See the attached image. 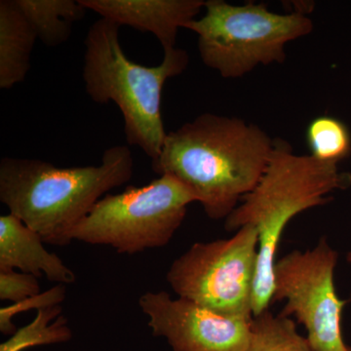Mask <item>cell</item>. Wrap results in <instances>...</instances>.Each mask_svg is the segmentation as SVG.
<instances>
[{
  "label": "cell",
  "mask_w": 351,
  "mask_h": 351,
  "mask_svg": "<svg viewBox=\"0 0 351 351\" xmlns=\"http://www.w3.org/2000/svg\"><path fill=\"white\" fill-rule=\"evenodd\" d=\"M274 147L255 124L203 113L168 133L152 167L184 184L210 219H226L260 182Z\"/></svg>",
  "instance_id": "cell-1"
},
{
  "label": "cell",
  "mask_w": 351,
  "mask_h": 351,
  "mask_svg": "<svg viewBox=\"0 0 351 351\" xmlns=\"http://www.w3.org/2000/svg\"><path fill=\"white\" fill-rule=\"evenodd\" d=\"M133 168L127 145L110 147L100 165L84 167L4 157L0 161V201L44 243L68 246L75 226L101 196L130 181Z\"/></svg>",
  "instance_id": "cell-2"
},
{
  "label": "cell",
  "mask_w": 351,
  "mask_h": 351,
  "mask_svg": "<svg viewBox=\"0 0 351 351\" xmlns=\"http://www.w3.org/2000/svg\"><path fill=\"white\" fill-rule=\"evenodd\" d=\"M350 186L351 175L339 171L338 164L298 156L286 141L274 138L269 165L260 182L225 219L228 232H235L245 226H252L258 232L254 316L272 304L277 251L291 219L326 204L332 199V193Z\"/></svg>",
  "instance_id": "cell-3"
},
{
  "label": "cell",
  "mask_w": 351,
  "mask_h": 351,
  "mask_svg": "<svg viewBox=\"0 0 351 351\" xmlns=\"http://www.w3.org/2000/svg\"><path fill=\"white\" fill-rule=\"evenodd\" d=\"M120 27L101 18L88 31L82 73L85 89L96 103L117 104L123 114L127 142L154 161L160 156L168 135L161 113L163 87L169 78L184 73L189 55L176 47L164 51L158 66L135 63L122 49Z\"/></svg>",
  "instance_id": "cell-4"
},
{
  "label": "cell",
  "mask_w": 351,
  "mask_h": 351,
  "mask_svg": "<svg viewBox=\"0 0 351 351\" xmlns=\"http://www.w3.org/2000/svg\"><path fill=\"white\" fill-rule=\"evenodd\" d=\"M204 9V15L184 29L197 34L205 66L223 78H239L258 66L282 64L286 45L313 31L306 14H279L263 3L234 5L208 0Z\"/></svg>",
  "instance_id": "cell-5"
},
{
  "label": "cell",
  "mask_w": 351,
  "mask_h": 351,
  "mask_svg": "<svg viewBox=\"0 0 351 351\" xmlns=\"http://www.w3.org/2000/svg\"><path fill=\"white\" fill-rule=\"evenodd\" d=\"M193 202L195 196L181 182L159 176L141 188L104 196L75 226L71 239L107 245L128 255L161 248L173 239Z\"/></svg>",
  "instance_id": "cell-6"
},
{
  "label": "cell",
  "mask_w": 351,
  "mask_h": 351,
  "mask_svg": "<svg viewBox=\"0 0 351 351\" xmlns=\"http://www.w3.org/2000/svg\"><path fill=\"white\" fill-rule=\"evenodd\" d=\"M258 256L257 230L242 226L230 239L191 245L171 265L166 280L178 298L252 320Z\"/></svg>",
  "instance_id": "cell-7"
},
{
  "label": "cell",
  "mask_w": 351,
  "mask_h": 351,
  "mask_svg": "<svg viewBox=\"0 0 351 351\" xmlns=\"http://www.w3.org/2000/svg\"><path fill=\"white\" fill-rule=\"evenodd\" d=\"M338 252L323 237L313 249L276 260L272 304L286 302L283 315L295 316L314 351H350L341 332L346 301L335 286Z\"/></svg>",
  "instance_id": "cell-8"
},
{
  "label": "cell",
  "mask_w": 351,
  "mask_h": 351,
  "mask_svg": "<svg viewBox=\"0 0 351 351\" xmlns=\"http://www.w3.org/2000/svg\"><path fill=\"white\" fill-rule=\"evenodd\" d=\"M138 306L149 317L152 335L173 351H247L252 320L214 313L165 291L141 295Z\"/></svg>",
  "instance_id": "cell-9"
},
{
  "label": "cell",
  "mask_w": 351,
  "mask_h": 351,
  "mask_svg": "<svg viewBox=\"0 0 351 351\" xmlns=\"http://www.w3.org/2000/svg\"><path fill=\"white\" fill-rule=\"evenodd\" d=\"M87 10L121 25L152 32L164 51L176 48L178 32L196 19L203 0H80Z\"/></svg>",
  "instance_id": "cell-10"
},
{
  "label": "cell",
  "mask_w": 351,
  "mask_h": 351,
  "mask_svg": "<svg viewBox=\"0 0 351 351\" xmlns=\"http://www.w3.org/2000/svg\"><path fill=\"white\" fill-rule=\"evenodd\" d=\"M18 269L58 284H71L75 272L44 247L43 237L14 215L0 217V271Z\"/></svg>",
  "instance_id": "cell-11"
},
{
  "label": "cell",
  "mask_w": 351,
  "mask_h": 351,
  "mask_svg": "<svg viewBox=\"0 0 351 351\" xmlns=\"http://www.w3.org/2000/svg\"><path fill=\"white\" fill-rule=\"evenodd\" d=\"M36 32L17 0L0 1V88L10 89L24 82L31 69Z\"/></svg>",
  "instance_id": "cell-12"
},
{
  "label": "cell",
  "mask_w": 351,
  "mask_h": 351,
  "mask_svg": "<svg viewBox=\"0 0 351 351\" xmlns=\"http://www.w3.org/2000/svg\"><path fill=\"white\" fill-rule=\"evenodd\" d=\"M41 43L50 47L71 38L73 25L84 17L87 9L80 0H17Z\"/></svg>",
  "instance_id": "cell-13"
},
{
  "label": "cell",
  "mask_w": 351,
  "mask_h": 351,
  "mask_svg": "<svg viewBox=\"0 0 351 351\" xmlns=\"http://www.w3.org/2000/svg\"><path fill=\"white\" fill-rule=\"evenodd\" d=\"M247 351H314L292 318L269 309L254 316Z\"/></svg>",
  "instance_id": "cell-14"
},
{
  "label": "cell",
  "mask_w": 351,
  "mask_h": 351,
  "mask_svg": "<svg viewBox=\"0 0 351 351\" xmlns=\"http://www.w3.org/2000/svg\"><path fill=\"white\" fill-rule=\"evenodd\" d=\"M62 311V306L39 309L29 324L17 330L10 339L1 343L0 351H23L34 346L71 341L73 331Z\"/></svg>",
  "instance_id": "cell-15"
},
{
  "label": "cell",
  "mask_w": 351,
  "mask_h": 351,
  "mask_svg": "<svg viewBox=\"0 0 351 351\" xmlns=\"http://www.w3.org/2000/svg\"><path fill=\"white\" fill-rule=\"evenodd\" d=\"M306 140L311 156L323 162L339 164L351 152V136L339 120L320 117L309 123Z\"/></svg>",
  "instance_id": "cell-16"
},
{
  "label": "cell",
  "mask_w": 351,
  "mask_h": 351,
  "mask_svg": "<svg viewBox=\"0 0 351 351\" xmlns=\"http://www.w3.org/2000/svg\"><path fill=\"white\" fill-rule=\"evenodd\" d=\"M66 295V285L58 284L54 287L40 294L27 298L10 306L0 308V332L4 335H12L17 331L13 319L21 313L46 307L61 306Z\"/></svg>",
  "instance_id": "cell-17"
},
{
  "label": "cell",
  "mask_w": 351,
  "mask_h": 351,
  "mask_svg": "<svg viewBox=\"0 0 351 351\" xmlns=\"http://www.w3.org/2000/svg\"><path fill=\"white\" fill-rule=\"evenodd\" d=\"M40 294L38 277L25 272L0 271V300L15 302Z\"/></svg>",
  "instance_id": "cell-18"
},
{
  "label": "cell",
  "mask_w": 351,
  "mask_h": 351,
  "mask_svg": "<svg viewBox=\"0 0 351 351\" xmlns=\"http://www.w3.org/2000/svg\"><path fill=\"white\" fill-rule=\"evenodd\" d=\"M346 260H348V263L351 265V251L348 254V256H346Z\"/></svg>",
  "instance_id": "cell-19"
},
{
  "label": "cell",
  "mask_w": 351,
  "mask_h": 351,
  "mask_svg": "<svg viewBox=\"0 0 351 351\" xmlns=\"http://www.w3.org/2000/svg\"><path fill=\"white\" fill-rule=\"evenodd\" d=\"M350 351H351V348H350Z\"/></svg>",
  "instance_id": "cell-20"
}]
</instances>
